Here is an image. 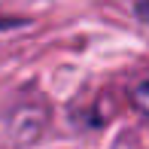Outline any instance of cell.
<instances>
[{"label":"cell","instance_id":"1","mask_svg":"<svg viewBox=\"0 0 149 149\" xmlns=\"http://www.w3.org/2000/svg\"><path fill=\"white\" fill-rule=\"evenodd\" d=\"M15 24H22V18H3L0 15V28H15Z\"/></svg>","mask_w":149,"mask_h":149}]
</instances>
